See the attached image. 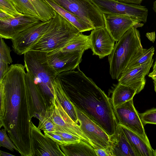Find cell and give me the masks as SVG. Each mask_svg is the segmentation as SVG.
I'll use <instances>...</instances> for the list:
<instances>
[{
	"mask_svg": "<svg viewBox=\"0 0 156 156\" xmlns=\"http://www.w3.org/2000/svg\"><path fill=\"white\" fill-rule=\"evenodd\" d=\"M24 65H11L2 79L5 96L3 126L22 156H32L30 129L32 117L43 110L37 88Z\"/></svg>",
	"mask_w": 156,
	"mask_h": 156,
	"instance_id": "cell-1",
	"label": "cell"
},
{
	"mask_svg": "<svg viewBox=\"0 0 156 156\" xmlns=\"http://www.w3.org/2000/svg\"><path fill=\"white\" fill-rule=\"evenodd\" d=\"M77 70L65 71L57 76L75 107L101 127L111 137L118 125L111 99L90 78Z\"/></svg>",
	"mask_w": 156,
	"mask_h": 156,
	"instance_id": "cell-2",
	"label": "cell"
},
{
	"mask_svg": "<svg viewBox=\"0 0 156 156\" xmlns=\"http://www.w3.org/2000/svg\"><path fill=\"white\" fill-rule=\"evenodd\" d=\"M80 33L74 25L55 10V16L48 29L28 51L48 53L59 50Z\"/></svg>",
	"mask_w": 156,
	"mask_h": 156,
	"instance_id": "cell-3",
	"label": "cell"
},
{
	"mask_svg": "<svg viewBox=\"0 0 156 156\" xmlns=\"http://www.w3.org/2000/svg\"><path fill=\"white\" fill-rule=\"evenodd\" d=\"M143 49L139 31L131 28L115 45L108 57L112 78L118 80L134 55Z\"/></svg>",
	"mask_w": 156,
	"mask_h": 156,
	"instance_id": "cell-4",
	"label": "cell"
},
{
	"mask_svg": "<svg viewBox=\"0 0 156 156\" xmlns=\"http://www.w3.org/2000/svg\"><path fill=\"white\" fill-rule=\"evenodd\" d=\"M24 66L27 72L42 94L50 103L53 97V86L57 77L50 67L47 53L38 51H28L24 54Z\"/></svg>",
	"mask_w": 156,
	"mask_h": 156,
	"instance_id": "cell-5",
	"label": "cell"
},
{
	"mask_svg": "<svg viewBox=\"0 0 156 156\" xmlns=\"http://www.w3.org/2000/svg\"><path fill=\"white\" fill-rule=\"evenodd\" d=\"M95 28L105 27L102 13L90 0H51Z\"/></svg>",
	"mask_w": 156,
	"mask_h": 156,
	"instance_id": "cell-6",
	"label": "cell"
},
{
	"mask_svg": "<svg viewBox=\"0 0 156 156\" xmlns=\"http://www.w3.org/2000/svg\"><path fill=\"white\" fill-rule=\"evenodd\" d=\"M46 111L55 127V130L65 132L74 135L90 144L91 143L66 111L54 92L53 97Z\"/></svg>",
	"mask_w": 156,
	"mask_h": 156,
	"instance_id": "cell-7",
	"label": "cell"
},
{
	"mask_svg": "<svg viewBox=\"0 0 156 156\" xmlns=\"http://www.w3.org/2000/svg\"><path fill=\"white\" fill-rule=\"evenodd\" d=\"M104 14H115L126 15L145 23L148 10L144 6L134 3L121 2L115 0H90Z\"/></svg>",
	"mask_w": 156,
	"mask_h": 156,
	"instance_id": "cell-8",
	"label": "cell"
},
{
	"mask_svg": "<svg viewBox=\"0 0 156 156\" xmlns=\"http://www.w3.org/2000/svg\"><path fill=\"white\" fill-rule=\"evenodd\" d=\"M80 128L91 143L93 148L97 147L110 151L111 137L100 126L85 114L75 107Z\"/></svg>",
	"mask_w": 156,
	"mask_h": 156,
	"instance_id": "cell-9",
	"label": "cell"
},
{
	"mask_svg": "<svg viewBox=\"0 0 156 156\" xmlns=\"http://www.w3.org/2000/svg\"><path fill=\"white\" fill-rule=\"evenodd\" d=\"M52 18L48 21H41L31 26L12 39V46L14 52L21 55L28 51L47 30Z\"/></svg>",
	"mask_w": 156,
	"mask_h": 156,
	"instance_id": "cell-10",
	"label": "cell"
},
{
	"mask_svg": "<svg viewBox=\"0 0 156 156\" xmlns=\"http://www.w3.org/2000/svg\"><path fill=\"white\" fill-rule=\"evenodd\" d=\"M114 108L119 123L134 132L146 141L150 143L139 113L134 106L133 99Z\"/></svg>",
	"mask_w": 156,
	"mask_h": 156,
	"instance_id": "cell-11",
	"label": "cell"
},
{
	"mask_svg": "<svg viewBox=\"0 0 156 156\" xmlns=\"http://www.w3.org/2000/svg\"><path fill=\"white\" fill-rule=\"evenodd\" d=\"M30 135L32 156H65L59 145L43 134L32 122Z\"/></svg>",
	"mask_w": 156,
	"mask_h": 156,
	"instance_id": "cell-12",
	"label": "cell"
},
{
	"mask_svg": "<svg viewBox=\"0 0 156 156\" xmlns=\"http://www.w3.org/2000/svg\"><path fill=\"white\" fill-rule=\"evenodd\" d=\"M83 53L79 51L60 50L48 53L49 65L57 76L62 72L74 70L81 62Z\"/></svg>",
	"mask_w": 156,
	"mask_h": 156,
	"instance_id": "cell-13",
	"label": "cell"
},
{
	"mask_svg": "<svg viewBox=\"0 0 156 156\" xmlns=\"http://www.w3.org/2000/svg\"><path fill=\"white\" fill-rule=\"evenodd\" d=\"M105 27L115 41L133 27H141L144 24L124 15L103 14Z\"/></svg>",
	"mask_w": 156,
	"mask_h": 156,
	"instance_id": "cell-14",
	"label": "cell"
},
{
	"mask_svg": "<svg viewBox=\"0 0 156 156\" xmlns=\"http://www.w3.org/2000/svg\"><path fill=\"white\" fill-rule=\"evenodd\" d=\"M41 21L37 18L25 15L0 20V37L11 40L21 32Z\"/></svg>",
	"mask_w": 156,
	"mask_h": 156,
	"instance_id": "cell-15",
	"label": "cell"
},
{
	"mask_svg": "<svg viewBox=\"0 0 156 156\" xmlns=\"http://www.w3.org/2000/svg\"><path fill=\"white\" fill-rule=\"evenodd\" d=\"M89 36L93 55L102 58L111 54L115 41L105 27L94 29Z\"/></svg>",
	"mask_w": 156,
	"mask_h": 156,
	"instance_id": "cell-16",
	"label": "cell"
},
{
	"mask_svg": "<svg viewBox=\"0 0 156 156\" xmlns=\"http://www.w3.org/2000/svg\"><path fill=\"white\" fill-rule=\"evenodd\" d=\"M153 61L152 58L140 66L125 70L118 80L119 83L136 89L139 93L144 88L145 77L148 74Z\"/></svg>",
	"mask_w": 156,
	"mask_h": 156,
	"instance_id": "cell-17",
	"label": "cell"
},
{
	"mask_svg": "<svg viewBox=\"0 0 156 156\" xmlns=\"http://www.w3.org/2000/svg\"><path fill=\"white\" fill-rule=\"evenodd\" d=\"M111 156H137L118 123L114 135L111 138Z\"/></svg>",
	"mask_w": 156,
	"mask_h": 156,
	"instance_id": "cell-18",
	"label": "cell"
},
{
	"mask_svg": "<svg viewBox=\"0 0 156 156\" xmlns=\"http://www.w3.org/2000/svg\"><path fill=\"white\" fill-rule=\"evenodd\" d=\"M120 125L137 156H154V150L152 148L150 143L146 141L131 130L122 125Z\"/></svg>",
	"mask_w": 156,
	"mask_h": 156,
	"instance_id": "cell-19",
	"label": "cell"
},
{
	"mask_svg": "<svg viewBox=\"0 0 156 156\" xmlns=\"http://www.w3.org/2000/svg\"><path fill=\"white\" fill-rule=\"evenodd\" d=\"M65 156H97L93 147L81 140L79 142L59 145Z\"/></svg>",
	"mask_w": 156,
	"mask_h": 156,
	"instance_id": "cell-20",
	"label": "cell"
},
{
	"mask_svg": "<svg viewBox=\"0 0 156 156\" xmlns=\"http://www.w3.org/2000/svg\"><path fill=\"white\" fill-rule=\"evenodd\" d=\"M45 0L55 10L74 25L80 32L89 31L95 29L78 17L66 11L51 0Z\"/></svg>",
	"mask_w": 156,
	"mask_h": 156,
	"instance_id": "cell-21",
	"label": "cell"
},
{
	"mask_svg": "<svg viewBox=\"0 0 156 156\" xmlns=\"http://www.w3.org/2000/svg\"><path fill=\"white\" fill-rule=\"evenodd\" d=\"M137 94L136 89L119 83L113 92L111 99L114 108L133 99Z\"/></svg>",
	"mask_w": 156,
	"mask_h": 156,
	"instance_id": "cell-22",
	"label": "cell"
},
{
	"mask_svg": "<svg viewBox=\"0 0 156 156\" xmlns=\"http://www.w3.org/2000/svg\"><path fill=\"white\" fill-rule=\"evenodd\" d=\"M54 92L61 105L72 119L76 123L79 122L75 107L63 90L56 77L53 86Z\"/></svg>",
	"mask_w": 156,
	"mask_h": 156,
	"instance_id": "cell-23",
	"label": "cell"
},
{
	"mask_svg": "<svg viewBox=\"0 0 156 156\" xmlns=\"http://www.w3.org/2000/svg\"><path fill=\"white\" fill-rule=\"evenodd\" d=\"M89 48H91L89 35L80 33L69 44L59 50L67 52L79 51L84 53L85 51Z\"/></svg>",
	"mask_w": 156,
	"mask_h": 156,
	"instance_id": "cell-24",
	"label": "cell"
},
{
	"mask_svg": "<svg viewBox=\"0 0 156 156\" xmlns=\"http://www.w3.org/2000/svg\"><path fill=\"white\" fill-rule=\"evenodd\" d=\"M42 21L49 20L55 16V10L45 0H29Z\"/></svg>",
	"mask_w": 156,
	"mask_h": 156,
	"instance_id": "cell-25",
	"label": "cell"
},
{
	"mask_svg": "<svg viewBox=\"0 0 156 156\" xmlns=\"http://www.w3.org/2000/svg\"><path fill=\"white\" fill-rule=\"evenodd\" d=\"M10 52V48L5 43L3 38L0 37V80L8 71L9 65L12 62Z\"/></svg>",
	"mask_w": 156,
	"mask_h": 156,
	"instance_id": "cell-26",
	"label": "cell"
},
{
	"mask_svg": "<svg viewBox=\"0 0 156 156\" xmlns=\"http://www.w3.org/2000/svg\"><path fill=\"white\" fill-rule=\"evenodd\" d=\"M154 51L153 47L148 49L143 48L134 55L125 70L140 66L148 62L152 58Z\"/></svg>",
	"mask_w": 156,
	"mask_h": 156,
	"instance_id": "cell-27",
	"label": "cell"
},
{
	"mask_svg": "<svg viewBox=\"0 0 156 156\" xmlns=\"http://www.w3.org/2000/svg\"><path fill=\"white\" fill-rule=\"evenodd\" d=\"M17 11L23 15L39 19L37 12L29 0H11Z\"/></svg>",
	"mask_w": 156,
	"mask_h": 156,
	"instance_id": "cell-28",
	"label": "cell"
},
{
	"mask_svg": "<svg viewBox=\"0 0 156 156\" xmlns=\"http://www.w3.org/2000/svg\"><path fill=\"white\" fill-rule=\"evenodd\" d=\"M39 123L37 128L44 132H52L55 130V127L46 111L41 114L38 119Z\"/></svg>",
	"mask_w": 156,
	"mask_h": 156,
	"instance_id": "cell-29",
	"label": "cell"
},
{
	"mask_svg": "<svg viewBox=\"0 0 156 156\" xmlns=\"http://www.w3.org/2000/svg\"><path fill=\"white\" fill-rule=\"evenodd\" d=\"M0 10L13 17L24 15L17 11L11 0H0Z\"/></svg>",
	"mask_w": 156,
	"mask_h": 156,
	"instance_id": "cell-30",
	"label": "cell"
},
{
	"mask_svg": "<svg viewBox=\"0 0 156 156\" xmlns=\"http://www.w3.org/2000/svg\"><path fill=\"white\" fill-rule=\"evenodd\" d=\"M6 129H2L0 131V146L5 147L13 151L14 150L18 152V150L6 133Z\"/></svg>",
	"mask_w": 156,
	"mask_h": 156,
	"instance_id": "cell-31",
	"label": "cell"
},
{
	"mask_svg": "<svg viewBox=\"0 0 156 156\" xmlns=\"http://www.w3.org/2000/svg\"><path fill=\"white\" fill-rule=\"evenodd\" d=\"M139 115L144 126L147 124L156 125V108L148 110Z\"/></svg>",
	"mask_w": 156,
	"mask_h": 156,
	"instance_id": "cell-32",
	"label": "cell"
},
{
	"mask_svg": "<svg viewBox=\"0 0 156 156\" xmlns=\"http://www.w3.org/2000/svg\"><path fill=\"white\" fill-rule=\"evenodd\" d=\"M0 128L3 126L5 111V96L4 87L3 84L0 82Z\"/></svg>",
	"mask_w": 156,
	"mask_h": 156,
	"instance_id": "cell-33",
	"label": "cell"
},
{
	"mask_svg": "<svg viewBox=\"0 0 156 156\" xmlns=\"http://www.w3.org/2000/svg\"><path fill=\"white\" fill-rule=\"evenodd\" d=\"M52 132L61 136L68 144L79 142L81 140L78 136L65 132L55 130Z\"/></svg>",
	"mask_w": 156,
	"mask_h": 156,
	"instance_id": "cell-34",
	"label": "cell"
},
{
	"mask_svg": "<svg viewBox=\"0 0 156 156\" xmlns=\"http://www.w3.org/2000/svg\"><path fill=\"white\" fill-rule=\"evenodd\" d=\"M44 135L51 139L59 145L68 144L66 141L60 135L52 132H44Z\"/></svg>",
	"mask_w": 156,
	"mask_h": 156,
	"instance_id": "cell-35",
	"label": "cell"
},
{
	"mask_svg": "<svg viewBox=\"0 0 156 156\" xmlns=\"http://www.w3.org/2000/svg\"><path fill=\"white\" fill-rule=\"evenodd\" d=\"M94 148L97 156H111L110 151L108 150L97 147Z\"/></svg>",
	"mask_w": 156,
	"mask_h": 156,
	"instance_id": "cell-36",
	"label": "cell"
},
{
	"mask_svg": "<svg viewBox=\"0 0 156 156\" xmlns=\"http://www.w3.org/2000/svg\"><path fill=\"white\" fill-rule=\"evenodd\" d=\"M121 2L140 4L143 0H115Z\"/></svg>",
	"mask_w": 156,
	"mask_h": 156,
	"instance_id": "cell-37",
	"label": "cell"
},
{
	"mask_svg": "<svg viewBox=\"0 0 156 156\" xmlns=\"http://www.w3.org/2000/svg\"><path fill=\"white\" fill-rule=\"evenodd\" d=\"M14 18L9 14L0 10V20H3L10 18Z\"/></svg>",
	"mask_w": 156,
	"mask_h": 156,
	"instance_id": "cell-38",
	"label": "cell"
},
{
	"mask_svg": "<svg viewBox=\"0 0 156 156\" xmlns=\"http://www.w3.org/2000/svg\"><path fill=\"white\" fill-rule=\"evenodd\" d=\"M148 76L154 80H156V71H153L148 74Z\"/></svg>",
	"mask_w": 156,
	"mask_h": 156,
	"instance_id": "cell-39",
	"label": "cell"
},
{
	"mask_svg": "<svg viewBox=\"0 0 156 156\" xmlns=\"http://www.w3.org/2000/svg\"><path fill=\"white\" fill-rule=\"evenodd\" d=\"M0 156H11L14 155L7 152H4L0 150Z\"/></svg>",
	"mask_w": 156,
	"mask_h": 156,
	"instance_id": "cell-40",
	"label": "cell"
},
{
	"mask_svg": "<svg viewBox=\"0 0 156 156\" xmlns=\"http://www.w3.org/2000/svg\"><path fill=\"white\" fill-rule=\"evenodd\" d=\"M153 9L154 11L156 13V0L153 3Z\"/></svg>",
	"mask_w": 156,
	"mask_h": 156,
	"instance_id": "cell-41",
	"label": "cell"
},
{
	"mask_svg": "<svg viewBox=\"0 0 156 156\" xmlns=\"http://www.w3.org/2000/svg\"><path fill=\"white\" fill-rule=\"evenodd\" d=\"M153 71H156V58L155 61L154 63V64L153 66Z\"/></svg>",
	"mask_w": 156,
	"mask_h": 156,
	"instance_id": "cell-42",
	"label": "cell"
},
{
	"mask_svg": "<svg viewBox=\"0 0 156 156\" xmlns=\"http://www.w3.org/2000/svg\"><path fill=\"white\" fill-rule=\"evenodd\" d=\"M153 83L154 86V90L155 92H156V80H154Z\"/></svg>",
	"mask_w": 156,
	"mask_h": 156,
	"instance_id": "cell-43",
	"label": "cell"
},
{
	"mask_svg": "<svg viewBox=\"0 0 156 156\" xmlns=\"http://www.w3.org/2000/svg\"><path fill=\"white\" fill-rule=\"evenodd\" d=\"M154 156H156V149L154 150Z\"/></svg>",
	"mask_w": 156,
	"mask_h": 156,
	"instance_id": "cell-44",
	"label": "cell"
}]
</instances>
